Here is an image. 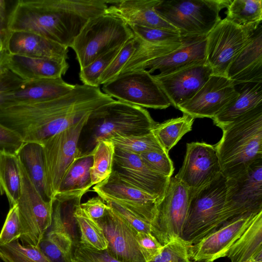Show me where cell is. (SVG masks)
Returning a JSON list of instances; mask_svg holds the SVG:
<instances>
[{"label": "cell", "instance_id": "8d00e7d4", "mask_svg": "<svg viewBox=\"0 0 262 262\" xmlns=\"http://www.w3.org/2000/svg\"><path fill=\"white\" fill-rule=\"evenodd\" d=\"M108 140L116 148L138 155L152 151L167 152L152 132L141 135L117 136Z\"/></svg>", "mask_w": 262, "mask_h": 262}, {"label": "cell", "instance_id": "11a10c76", "mask_svg": "<svg viewBox=\"0 0 262 262\" xmlns=\"http://www.w3.org/2000/svg\"><path fill=\"white\" fill-rule=\"evenodd\" d=\"M245 262H262V261H247Z\"/></svg>", "mask_w": 262, "mask_h": 262}, {"label": "cell", "instance_id": "8fae6325", "mask_svg": "<svg viewBox=\"0 0 262 262\" xmlns=\"http://www.w3.org/2000/svg\"><path fill=\"white\" fill-rule=\"evenodd\" d=\"M255 30L237 25L226 18L215 25L206 39V61L212 75L226 76L230 64Z\"/></svg>", "mask_w": 262, "mask_h": 262}, {"label": "cell", "instance_id": "30bf717a", "mask_svg": "<svg viewBox=\"0 0 262 262\" xmlns=\"http://www.w3.org/2000/svg\"><path fill=\"white\" fill-rule=\"evenodd\" d=\"M19 164L21 182L16 205L21 228L19 239L24 246H38L51 225L54 200L46 201L41 196L19 161Z\"/></svg>", "mask_w": 262, "mask_h": 262}, {"label": "cell", "instance_id": "836d02e7", "mask_svg": "<svg viewBox=\"0 0 262 262\" xmlns=\"http://www.w3.org/2000/svg\"><path fill=\"white\" fill-rule=\"evenodd\" d=\"M227 9L225 18L237 25L256 29L260 25L261 0H233Z\"/></svg>", "mask_w": 262, "mask_h": 262}, {"label": "cell", "instance_id": "7c38bea8", "mask_svg": "<svg viewBox=\"0 0 262 262\" xmlns=\"http://www.w3.org/2000/svg\"><path fill=\"white\" fill-rule=\"evenodd\" d=\"M189 201L188 188L174 177H171L157 216L151 224L152 234L162 245L172 238L182 237Z\"/></svg>", "mask_w": 262, "mask_h": 262}, {"label": "cell", "instance_id": "4316f807", "mask_svg": "<svg viewBox=\"0 0 262 262\" xmlns=\"http://www.w3.org/2000/svg\"><path fill=\"white\" fill-rule=\"evenodd\" d=\"M262 83L243 85L238 96L212 119L222 129L257 106L262 105Z\"/></svg>", "mask_w": 262, "mask_h": 262}, {"label": "cell", "instance_id": "ba28073f", "mask_svg": "<svg viewBox=\"0 0 262 262\" xmlns=\"http://www.w3.org/2000/svg\"><path fill=\"white\" fill-rule=\"evenodd\" d=\"M89 117L40 143L44 155L47 188L52 200H54L68 171L81 156L79 139Z\"/></svg>", "mask_w": 262, "mask_h": 262}, {"label": "cell", "instance_id": "f1b7e54d", "mask_svg": "<svg viewBox=\"0 0 262 262\" xmlns=\"http://www.w3.org/2000/svg\"><path fill=\"white\" fill-rule=\"evenodd\" d=\"M31 182L46 201L50 199L47 188L42 145L35 142H24L16 154Z\"/></svg>", "mask_w": 262, "mask_h": 262}, {"label": "cell", "instance_id": "60d3db41", "mask_svg": "<svg viewBox=\"0 0 262 262\" xmlns=\"http://www.w3.org/2000/svg\"><path fill=\"white\" fill-rule=\"evenodd\" d=\"M128 27L135 36L147 43L165 44L182 40V36L178 31L138 25Z\"/></svg>", "mask_w": 262, "mask_h": 262}, {"label": "cell", "instance_id": "ac0fdd59", "mask_svg": "<svg viewBox=\"0 0 262 262\" xmlns=\"http://www.w3.org/2000/svg\"><path fill=\"white\" fill-rule=\"evenodd\" d=\"M113 170L124 180L154 196L159 204L165 195L171 178L152 171L139 155L116 147Z\"/></svg>", "mask_w": 262, "mask_h": 262}, {"label": "cell", "instance_id": "3957f363", "mask_svg": "<svg viewBox=\"0 0 262 262\" xmlns=\"http://www.w3.org/2000/svg\"><path fill=\"white\" fill-rule=\"evenodd\" d=\"M157 123L143 107L115 100L89 116L79 139L81 156L89 155L101 141L117 136L148 134Z\"/></svg>", "mask_w": 262, "mask_h": 262}, {"label": "cell", "instance_id": "7402d4cb", "mask_svg": "<svg viewBox=\"0 0 262 262\" xmlns=\"http://www.w3.org/2000/svg\"><path fill=\"white\" fill-rule=\"evenodd\" d=\"M226 76L234 85L262 83V31L261 25L230 64Z\"/></svg>", "mask_w": 262, "mask_h": 262}, {"label": "cell", "instance_id": "d4e9b609", "mask_svg": "<svg viewBox=\"0 0 262 262\" xmlns=\"http://www.w3.org/2000/svg\"><path fill=\"white\" fill-rule=\"evenodd\" d=\"M7 52L39 58L67 60L68 48L39 35L7 31L5 49Z\"/></svg>", "mask_w": 262, "mask_h": 262}, {"label": "cell", "instance_id": "f35d334b", "mask_svg": "<svg viewBox=\"0 0 262 262\" xmlns=\"http://www.w3.org/2000/svg\"><path fill=\"white\" fill-rule=\"evenodd\" d=\"M122 46L105 53L87 66L80 69L79 77L83 84L98 87L100 77L120 51Z\"/></svg>", "mask_w": 262, "mask_h": 262}, {"label": "cell", "instance_id": "e0dca14e", "mask_svg": "<svg viewBox=\"0 0 262 262\" xmlns=\"http://www.w3.org/2000/svg\"><path fill=\"white\" fill-rule=\"evenodd\" d=\"M257 213H247L232 218L197 243L191 245L189 252L191 260L194 262H213L226 257L230 248Z\"/></svg>", "mask_w": 262, "mask_h": 262}, {"label": "cell", "instance_id": "f907efd6", "mask_svg": "<svg viewBox=\"0 0 262 262\" xmlns=\"http://www.w3.org/2000/svg\"><path fill=\"white\" fill-rule=\"evenodd\" d=\"M82 210L90 217L97 221L102 217L108 206L99 196L93 197L80 204Z\"/></svg>", "mask_w": 262, "mask_h": 262}, {"label": "cell", "instance_id": "74e56055", "mask_svg": "<svg viewBox=\"0 0 262 262\" xmlns=\"http://www.w3.org/2000/svg\"><path fill=\"white\" fill-rule=\"evenodd\" d=\"M0 259L4 262H52L38 246H24L18 239L0 245Z\"/></svg>", "mask_w": 262, "mask_h": 262}, {"label": "cell", "instance_id": "1f68e13d", "mask_svg": "<svg viewBox=\"0 0 262 262\" xmlns=\"http://www.w3.org/2000/svg\"><path fill=\"white\" fill-rule=\"evenodd\" d=\"M38 246L52 262H73L74 243L67 232L48 229Z\"/></svg>", "mask_w": 262, "mask_h": 262}, {"label": "cell", "instance_id": "6da1fadb", "mask_svg": "<svg viewBox=\"0 0 262 262\" xmlns=\"http://www.w3.org/2000/svg\"><path fill=\"white\" fill-rule=\"evenodd\" d=\"M114 100L99 86L77 84L55 99L2 105L0 123L16 133L24 142L41 143Z\"/></svg>", "mask_w": 262, "mask_h": 262}, {"label": "cell", "instance_id": "e575fe53", "mask_svg": "<svg viewBox=\"0 0 262 262\" xmlns=\"http://www.w3.org/2000/svg\"><path fill=\"white\" fill-rule=\"evenodd\" d=\"M115 146L110 140L99 142L89 154L92 156L90 168L91 186L107 179L113 172Z\"/></svg>", "mask_w": 262, "mask_h": 262}, {"label": "cell", "instance_id": "5bb4252c", "mask_svg": "<svg viewBox=\"0 0 262 262\" xmlns=\"http://www.w3.org/2000/svg\"><path fill=\"white\" fill-rule=\"evenodd\" d=\"M221 173L215 145L193 142L186 144L183 163L174 177L190 192L208 184Z\"/></svg>", "mask_w": 262, "mask_h": 262}, {"label": "cell", "instance_id": "5b68a950", "mask_svg": "<svg viewBox=\"0 0 262 262\" xmlns=\"http://www.w3.org/2000/svg\"><path fill=\"white\" fill-rule=\"evenodd\" d=\"M226 180L221 173L206 186L189 192V206L181 238L191 245L234 218L227 208Z\"/></svg>", "mask_w": 262, "mask_h": 262}, {"label": "cell", "instance_id": "277c9868", "mask_svg": "<svg viewBox=\"0 0 262 262\" xmlns=\"http://www.w3.org/2000/svg\"><path fill=\"white\" fill-rule=\"evenodd\" d=\"M215 147L222 174L226 178L244 172L262 159V105L242 116L222 129Z\"/></svg>", "mask_w": 262, "mask_h": 262}, {"label": "cell", "instance_id": "4fadbf2b", "mask_svg": "<svg viewBox=\"0 0 262 262\" xmlns=\"http://www.w3.org/2000/svg\"><path fill=\"white\" fill-rule=\"evenodd\" d=\"M93 191L103 201L117 203L151 224L156 219L157 199L121 178L115 171L105 180L94 185Z\"/></svg>", "mask_w": 262, "mask_h": 262}, {"label": "cell", "instance_id": "b9f144b4", "mask_svg": "<svg viewBox=\"0 0 262 262\" xmlns=\"http://www.w3.org/2000/svg\"><path fill=\"white\" fill-rule=\"evenodd\" d=\"M140 42V40L139 38L134 35L122 46L120 51L100 77L99 80V85L104 84L119 75L122 69L127 62Z\"/></svg>", "mask_w": 262, "mask_h": 262}, {"label": "cell", "instance_id": "2e32d148", "mask_svg": "<svg viewBox=\"0 0 262 262\" xmlns=\"http://www.w3.org/2000/svg\"><path fill=\"white\" fill-rule=\"evenodd\" d=\"M238 95V91L230 79L212 75L195 95L178 109L194 119H212Z\"/></svg>", "mask_w": 262, "mask_h": 262}, {"label": "cell", "instance_id": "d6986e66", "mask_svg": "<svg viewBox=\"0 0 262 262\" xmlns=\"http://www.w3.org/2000/svg\"><path fill=\"white\" fill-rule=\"evenodd\" d=\"M96 221L103 230L111 256L120 262H146L136 239L138 231L110 207Z\"/></svg>", "mask_w": 262, "mask_h": 262}, {"label": "cell", "instance_id": "8992f818", "mask_svg": "<svg viewBox=\"0 0 262 262\" xmlns=\"http://www.w3.org/2000/svg\"><path fill=\"white\" fill-rule=\"evenodd\" d=\"M134 36L122 20L105 13L90 19L71 48L81 69L105 53L123 45Z\"/></svg>", "mask_w": 262, "mask_h": 262}, {"label": "cell", "instance_id": "c3c4849f", "mask_svg": "<svg viewBox=\"0 0 262 262\" xmlns=\"http://www.w3.org/2000/svg\"><path fill=\"white\" fill-rule=\"evenodd\" d=\"M21 83L20 78L9 70L0 75V106L8 103L12 93Z\"/></svg>", "mask_w": 262, "mask_h": 262}, {"label": "cell", "instance_id": "681fc988", "mask_svg": "<svg viewBox=\"0 0 262 262\" xmlns=\"http://www.w3.org/2000/svg\"><path fill=\"white\" fill-rule=\"evenodd\" d=\"M24 143L16 133L0 123V151L16 154Z\"/></svg>", "mask_w": 262, "mask_h": 262}, {"label": "cell", "instance_id": "52a82bcc", "mask_svg": "<svg viewBox=\"0 0 262 262\" xmlns=\"http://www.w3.org/2000/svg\"><path fill=\"white\" fill-rule=\"evenodd\" d=\"M231 0H160L157 12L181 36L206 35L221 20L220 12Z\"/></svg>", "mask_w": 262, "mask_h": 262}, {"label": "cell", "instance_id": "9a60e30c", "mask_svg": "<svg viewBox=\"0 0 262 262\" xmlns=\"http://www.w3.org/2000/svg\"><path fill=\"white\" fill-rule=\"evenodd\" d=\"M226 179L227 205L233 217L262 211V159L240 175Z\"/></svg>", "mask_w": 262, "mask_h": 262}, {"label": "cell", "instance_id": "f546056e", "mask_svg": "<svg viewBox=\"0 0 262 262\" xmlns=\"http://www.w3.org/2000/svg\"><path fill=\"white\" fill-rule=\"evenodd\" d=\"M92 164L91 154L78 159L63 178L55 198H82L92 187L90 168Z\"/></svg>", "mask_w": 262, "mask_h": 262}, {"label": "cell", "instance_id": "7bdbcfd3", "mask_svg": "<svg viewBox=\"0 0 262 262\" xmlns=\"http://www.w3.org/2000/svg\"><path fill=\"white\" fill-rule=\"evenodd\" d=\"M139 156L146 165L154 172L165 177H172L174 167L168 152L152 151Z\"/></svg>", "mask_w": 262, "mask_h": 262}, {"label": "cell", "instance_id": "9c48e42d", "mask_svg": "<svg viewBox=\"0 0 262 262\" xmlns=\"http://www.w3.org/2000/svg\"><path fill=\"white\" fill-rule=\"evenodd\" d=\"M102 90L112 98L143 108L165 109L171 105L157 79L145 70L120 74L103 84Z\"/></svg>", "mask_w": 262, "mask_h": 262}, {"label": "cell", "instance_id": "f6af8a7d", "mask_svg": "<svg viewBox=\"0 0 262 262\" xmlns=\"http://www.w3.org/2000/svg\"><path fill=\"white\" fill-rule=\"evenodd\" d=\"M21 234L18 207L15 205L10 208L0 232V245H6L19 239Z\"/></svg>", "mask_w": 262, "mask_h": 262}, {"label": "cell", "instance_id": "d590c367", "mask_svg": "<svg viewBox=\"0 0 262 262\" xmlns=\"http://www.w3.org/2000/svg\"><path fill=\"white\" fill-rule=\"evenodd\" d=\"M80 204L76 205L73 213L80 233V243L98 250L106 249L108 243L102 228L82 210Z\"/></svg>", "mask_w": 262, "mask_h": 262}, {"label": "cell", "instance_id": "ab89813d", "mask_svg": "<svg viewBox=\"0 0 262 262\" xmlns=\"http://www.w3.org/2000/svg\"><path fill=\"white\" fill-rule=\"evenodd\" d=\"M191 244L176 237L163 245L160 253L147 262H194L190 255Z\"/></svg>", "mask_w": 262, "mask_h": 262}, {"label": "cell", "instance_id": "ffe728a7", "mask_svg": "<svg viewBox=\"0 0 262 262\" xmlns=\"http://www.w3.org/2000/svg\"><path fill=\"white\" fill-rule=\"evenodd\" d=\"M212 75V70L206 61L168 74L154 76L171 105L178 108L192 98Z\"/></svg>", "mask_w": 262, "mask_h": 262}, {"label": "cell", "instance_id": "816d5d0a", "mask_svg": "<svg viewBox=\"0 0 262 262\" xmlns=\"http://www.w3.org/2000/svg\"><path fill=\"white\" fill-rule=\"evenodd\" d=\"M7 17L6 1L0 0V23L5 28H6Z\"/></svg>", "mask_w": 262, "mask_h": 262}, {"label": "cell", "instance_id": "d6a6232c", "mask_svg": "<svg viewBox=\"0 0 262 262\" xmlns=\"http://www.w3.org/2000/svg\"><path fill=\"white\" fill-rule=\"evenodd\" d=\"M194 120L191 116L183 114L181 117L158 123L151 132L165 151L169 152L184 135L191 130Z\"/></svg>", "mask_w": 262, "mask_h": 262}, {"label": "cell", "instance_id": "7a4b0ae2", "mask_svg": "<svg viewBox=\"0 0 262 262\" xmlns=\"http://www.w3.org/2000/svg\"><path fill=\"white\" fill-rule=\"evenodd\" d=\"M80 23L79 11L72 0H18L8 15L6 29L36 34L69 48Z\"/></svg>", "mask_w": 262, "mask_h": 262}, {"label": "cell", "instance_id": "484cf974", "mask_svg": "<svg viewBox=\"0 0 262 262\" xmlns=\"http://www.w3.org/2000/svg\"><path fill=\"white\" fill-rule=\"evenodd\" d=\"M75 85L66 82L62 77L25 81L18 89L12 93L7 103L52 100L69 93L74 88Z\"/></svg>", "mask_w": 262, "mask_h": 262}, {"label": "cell", "instance_id": "7dc6e473", "mask_svg": "<svg viewBox=\"0 0 262 262\" xmlns=\"http://www.w3.org/2000/svg\"><path fill=\"white\" fill-rule=\"evenodd\" d=\"M136 239L146 262L158 255L163 247V245L150 233L138 232Z\"/></svg>", "mask_w": 262, "mask_h": 262}, {"label": "cell", "instance_id": "ee69618b", "mask_svg": "<svg viewBox=\"0 0 262 262\" xmlns=\"http://www.w3.org/2000/svg\"><path fill=\"white\" fill-rule=\"evenodd\" d=\"M73 262H120L110 255L106 249L98 250L79 241L74 245Z\"/></svg>", "mask_w": 262, "mask_h": 262}, {"label": "cell", "instance_id": "4dcf8cb0", "mask_svg": "<svg viewBox=\"0 0 262 262\" xmlns=\"http://www.w3.org/2000/svg\"><path fill=\"white\" fill-rule=\"evenodd\" d=\"M21 182L19 161L16 155L0 151V194L6 196L10 208L17 204Z\"/></svg>", "mask_w": 262, "mask_h": 262}, {"label": "cell", "instance_id": "db71d44e", "mask_svg": "<svg viewBox=\"0 0 262 262\" xmlns=\"http://www.w3.org/2000/svg\"><path fill=\"white\" fill-rule=\"evenodd\" d=\"M1 53H0V75H1L5 71H6L7 70V69H5L3 65Z\"/></svg>", "mask_w": 262, "mask_h": 262}, {"label": "cell", "instance_id": "603a6c76", "mask_svg": "<svg viewBox=\"0 0 262 262\" xmlns=\"http://www.w3.org/2000/svg\"><path fill=\"white\" fill-rule=\"evenodd\" d=\"M4 67L25 81L62 77L69 69L67 60H56L1 53Z\"/></svg>", "mask_w": 262, "mask_h": 262}, {"label": "cell", "instance_id": "bcb514c9", "mask_svg": "<svg viewBox=\"0 0 262 262\" xmlns=\"http://www.w3.org/2000/svg\"><path fill=\"white\" fill-rule=\"evenodd\" d=\"M104 202L136 231L151 233V226L149 222L117 203L110 200Z\"/></svg>", "mask_w": 262, "mask_h": 262}, {"label": "cell", "instance_id": "cb8c5ba5", "mask_svg": "<svg viewBox=\"0 0 262 262\" xmlns=\"http://www.w3.org/2000/svg\"><path fill=\"white\" fill-rule=\"evenodd\" d=\"M160 0L108 1L106 13L122 20L128 26L138 25L179 31L156 11Z\"/></svg>", "mask_w": 262, "mask_h": 262}, {"label": "cell", "instance_id": "83f0119b", "mask_svg": "<svg viewBox=\"0 0 262 262\" xmlns=\"http://www.w3.org/2000/svg\"><path fill=\"white\" fill-rule=\"evenodd\" d=\"M226 257L231 262L262 261V211L255 215Z\"/></svg>", "mask_w": 262, "mask_h": 262}, {"label": "cell", "instance_id": "f5cc1de1", "mask_svg": "<svg viewBox=\"0 0 262 262\" xmlns=\"http://www.w3.org/2000/svg\"><path fill=\"white\" fill-rule=\"evenodd\" d=\"M7 30L0 23V53L5 49V39Z\"/></svg>", "mask_w": 262, "mask_h": 262}, {"label": "cell", "instance_id": "44dd1931", "mask_svg": "<svg viewBox=\"0 0 262 262\" xmlns=\"http://www.w3.org/2000/svg\"><path fill=\"white\" fill-rule=\"evenodd\" d=\"M182 45L174 51L152 59L135 70H145L151 74L159 70V75H166L179 70L206 62V35L182 36Z\"/></svg>", "mask_w": 262, "mask_h": 262}]
</instances>
